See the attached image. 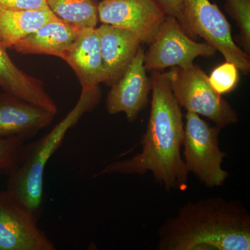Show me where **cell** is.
I'll return each instance as SVG.
<instances>
[{
    "label": "cell",
    "mask_w": 250,
    "mask_h": 250,
    "mask_svg": "<svg viewBox=\"0 0 250 250\" xmlns=\"http://www.w3.org/2000/svg\"><path fill=\"white\" fill-rule=\"evenodd\" d=\"M49 8L18 9L0 6V43L12 49L23 39L57 18Z\"/></svg>",
    "instance_id": "16"
},
{
    "label": "cell",
    "mask_w": 250,
    "mask_h": 250,
    "mask_svg": "<svg viewBox=\"0 0 250 250\" xmlns=\"http://www.w3.org/2000/svg\"><path fill=\"white\" fill-rule=\"evenodd\" d=\"M225 8L239 29L243 50L250 52V0H225Z\"/></svg>",
    "instance_id": "18"
},
{
    "label": "cell",
    "mask_w": 250,
    "mask_h": 250,
    "mask_svg": "<svg viewBox=\"0 0 250 250\" xmlns=\"http://www.w3.org/2000/svg\"><path fill=\"white\" fill-rule=\"evenodd\" d=\"M155 1L167 16H172L178 21L181 27L188 36L191 39L197 37L190 29L184 17L183 0H155Z\"/></svg>",
    "instance_id": "21"
},
{
    "label": "cell",
    "mask_w": 250,
    "mask_h": 250,
    "mask_svg": "<svg viewBox=\"0 0 250 250\" xmlns=\"http://www.w3.org/2000/svg\"><path fill=\"white\" fill-rule=\"evenodd\" d=\"M62 59L75 72L82 88H95L100 83H106V72L96 27L82 29Z\"/></svg>",
    "instance_id": "12"
},
{
    "label": "cell",
    "mask_w": 250,
    "mask_h": 250,
    "mask_svg": "<svg viewBox=\"0 0 250 250\" xmlns=\"http://www.w3.org/2000/svg\"><path fill=\"white\" fill-rule=\"evenodd\" d=\"M49 9L62 21L85 29L95 28L99 21L96 0H45Z\"/></svg>",
    "instance_id": "17"
},
{
    "label": "cell",
    "mask_w": 250,
    "mask_h": 250,
    "mask_svg": "<svg viewBox=\"0 0 250 250\" xmlns=\"http://www.w3.org/2000/svg\"><path fill=\"white\" fill-rule=\"evenodd\" d=\"M0 6L18 9H41L48 8L45 0H0Z\"/></svg>",
    "instance_id": "22"
},
{
    "label": "cell",
    "mask_w": 250,
    "mask_h": 250,
    "mask_svg": "<svg viewBox=\"0 0 250 250\" xmlns=\"http://www.w3.org/2000/svg\"><path fill=\"white\" fill-rule=\"evenodd\" d=\"M0 88L3 92L57 114L58 107L40 79L23 71L14 63L7 49L0 43Z\"/></svg>",
    "instance_id": "14"
},
{
    "label": "cell",
    "mask_w": 250,
    "mask_h": 250,
    "mask_svg": "<svg viewBox=\"0 0 250 250\" xmlns=\"http://www.w3.org/2000/svg\"><path fill=\"white\" fill-rule=\"evenodd\" d=\"M183 4L184 17L194 34L203 38L243 75H248L249 54L235 43L231 26L218 6L210 0H183Z\"/></svg>",
    "instance_id": "6"
},
{
    "label": "cell",
    "mask_w": 250,
    "mask_h": 250,
    "mask_svg": "<svg viewBox=\"0 0 250 250\" xmlns=\"http://www.w3.org/2000/svg\"><path fill=\"white\" fill-rule=\"evenodd\" d=\"M159 250H250V213L241 202H188L158 230Z\"/></svg>",
    "instance_id": "2"
},
{
    "label": "cell",
    "mask_w": 250,
    "mask_h": 250,
    "mask_svg": "<svg viewBox=\"0 0 250 250\" xmlns=\"http://www.w3.org/2000/svg\"><path fill=\"white\" fill-rule=\"evenodd\" d=\"M239 81V70L232 62H226L215 67L208 77L210 85L220 95L235 89Z\"/></svg>",
    "instance_id": "19"
},
{
    "label": "cell",
    "mask_w": 250,
    "mask_h": 250,
    "mask_svg": "<svg viewBox=\"0 0 250 250\" xmlns=\"http://www.w3.org/2000/svg\"><path fill=\"white\" fill-rule=\"evenodd\" d=\"M185 118L182 146L188 172L207 187H222L229 174L222 167L226 153L219 147L221 129L211 126L193 112L187 111Z\"/></svg>",
    "instance_id": "5"
},
{
    "label": "cell",
    "mask_w": 250,
    "mask_h": 250,
    "mask_svg": "<svg viewBox=\"0 0 250 250\" xmlns=\"http://www.w3.org/2000/svg\"><path fill=\"white\" fill-rule=\"evenodd\" d=\"M100 99V86L82 88L80 99L71 111L42 137L24 143L14 165L6 172V190L39 218L43 202V177L46 165L62 146L69 130L78 123L85 113L96 107Z\"/></svg>",
    "instance_id": "3"
},
{
    "label": "cell",
    "mask_w": 250,
    "mask_h": 250,
    "mask_svg": "<svg viewBox=\"0 0 250 250\" xmlns=\"http://www.w3.org/2000/svg\"><path fill=\"white\" fill-rule=\"evenodd\" d=\"M37 216L8 190L0 191V250H55Z\"/></svg>",
    "instance_id": "8"
},
{
    "label": "cell",
    "mask_w": 250,
    "mask_h": 250,
    "mask_svg": "<svg viewBox=\"0 0 250 250\" xmlns=\"http://www.w3.org/2000/svg\"><path fill=\"white\" fill-rule=\"evenodd\" d=\"M56 113L10 95L0 93V139H33L53 121Z\"/></svg>",
    "instance_id": "11"
},
{
    "label": "cell",
    "mask_w": 250,
    "mask_h": 250,
    "mask_svg": "<svg viewBox=\"0 0 250 250\" xmlns=\"http://www.w3.org/2000/svg\"><path fill=\"white\" fill-rule=\"evenodd\" d=\"M167 15L155 0H102L99 21L129 31L143 43L150 44Z\"/></svg>",
    "instance_id": "9"
},
{
    "label": "cell",
    "mask_w": 250,
    "mask_h": 250,
    "mask_svg": "<svg viewBox=\"0 0 250 250\" xmlns=\"http://www.w3.org/2000/svg\"><path fill=\"white\" fill-rule=\"evenodd\" d=\"M164 75L181 107L205 116L220 129L238 122L236 111L212 88L208 77L199 65L172 67Z\"/></svg>",
    "instance_id": "4"
},
{
    "label": "cell",
    "mask_w": 250,
    "mask_h": 250,
    "mask_svg": "<svg viewBox=\"0 0 250 250\" xmlns=\"http://www.w3.org/2000/svg\"><path fill=\"white\" fill-rule=\"evenodd\" d=\"M26 140L20 137L0 139V171L7 172L14 165Z\"/></svg>",
    "instance_id": "20"
},
{
    "label": "cell",
    "mask_w": 250,
    "mask_h": 250,
    "mask_svg": "<svg viewBox=\"0 0 250 250\" xmlns=\"http://www.w3.org/2000/svg\"><path fill=\"white\" fill-rule=\"evenodd\" d=\"M82 29L57 17L26 36L12 49L20 54H41L62 59Z\"/></svg>",
    "instance_id": "15"
},
{
    "label": "cell",
    "mask_w": 250,
    "mask_h": 250,
    "mask_svg": "<svg viewBox=\"0 0 250 250\" xmlns=\"http://www.w3.org/2000/svg\"><path fill=\"white\" fill-rule=\"evenodd\" d=\"M152 101L147 129L141 141V152L129 159L113 161L94 175H144L151 172L156 183L167 190L185 191L188 172L181 156L184 125L182 110L164 73L152 71Z\"/></svg>",
    "instance_id": "1"
},
{
    "label": "cell",
    "mask_w": 250,
    "mask_h": 250,
    "mask_svg": "<svg viewBox=\"0 0 250 250\" xmlns=\"http://www.w3.org/2000/svg\"><path fill=\"white\" fill-rule=\"evenodd\" d=\"M144 57V49L140 47L121 77L111 85L106 100L110 114L123 113L128 121L134 122L147 105L152 83L146 74Z\"/></svg>",
    "instance_id": "10"
},
{
    "label": "cell",
    "mask_w": 250,
    "mask_h": 250,
    "mask_svg": "<svg viewBox=\"0 0 250 250\" xmlns=\"http://www.w3.org/2000/svg\"><path fill=\"white\" fill-rule=\"evenodd\" d=\"M96 29L106 72V84L111 86L121 77L142 42L129 31L108 24H102Z\"/></svg>",
    "instance_id": "13"
},
{
    "label": "cell",
    "mask_w": 250,
    "mask_h": 250,
    "mask_svg": "<svg viewBox=\"0 0 250 250\" xmlns=\"http://www.w3.org/2000/svg\"><path fill=\"white\" fill-rule=\"evenodd\" d=\"M215 52L207 42L192 40L175 18L167 16L145 53L144 67L150 71L172 67L186 68L193 65L197 57H211Z\"/></svg>",
    "instance_id": "7"
}]
</instances>
